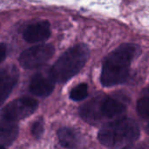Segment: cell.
Instances as JSON below:
<instances>
[{
  "mask_svg": "<svg viewBox=\"0 0 149 149\" xmlns=\"http://www.w3.org/2000/svg\"><path fill=\"white\" fill-rule=\"evenodd\" d=\"M139 52L138 46L125 43L109 54L103 63L101 84L104 87H111L125 83L129 77L131 63Z\"/></svg>",
  "mask_w": 149,
  "mask_h": 149,
  "instance_id": "cell-1",
  "label": "cell"
},
{
  "mask_svg": "<svg viewBox=\"0 0 149 149\" xmlns=\"http://www.w3.org/2000/svg\"><path fill=\"white\" fill-rule=\"evenodd\" d=\"M90 57V49L85 44H78L64 52L48 71L55 83H66L85 66Z\"/></svg>",
  "mask_w": 149,
  "mask_h": 149,
  "instance_id": "cell-2",
  "label": "cell"
},
{
  "mask_svg": "<svg viewBox=\"0 0 149 149\" xmlns=\"http://www.w3.org/2000/svg\"><path fill=\"white\" fill-rule=\"evenodd\" d=\"M140 132L138 124L132 118H121L106 124L98 132L99 141L105 146L117 149L135 142Z\"/></svg>",
  "mask_w": 149,
  "mask_h": 149,
  "instance_id": "cell-3",
  "label": "cell"
},
{
  "mask_svg": "<svg viewBox=\"0 0 149 149\" xmlns=\"http://www.w3.org/2000/svg\"><path fill=\"white\" fill-rule=\"evenodd\" d=\"M125 111V104L110 96H97L80 108L81 117L91 125L120 116Z\"/></svg>",
  "mask_w": 149,
  "mask_h": 149,
  "instance_id": "cell-4",
  "label": "cell"
},
{
  "mask_svg": "<svg viewBox=\"0 0 149 149\" xmlns=\"http://www.w3.org/2000/svg\"><path fill=\"white\" fill-rule=\"evenodd\" d=\"M51 44H40L26 49L19 56V63L25 69H35L46 64L54 54Z\"/></svg>",
  "mask_w": 149,
  "mask_h": 149,
  "instance_id": "cell-5",
  "label": "cell"
},
{
  "mask_svg": "<svg viewBox=\"0 0 149 149\" xmlns=\"http://www.w3.org/2000/svg\"><path fill=\"white\" fill-rule=\"evenodd\" d=\"M38 108L37 100L32 97H20L12 101L0 111V117L13 122H19L31 116Z\"/></svg>",
  "mask_w": 149,
  "mask_h": 149,
  "instance_id": "cell-6",
  "label": "cell"
},
{
  "mask_svg": "<svg viewBox=\"0 0 149 149\" xmlns=\"http://www.w3.org/2000/svg\"><path fill=\"white\" fill-rule=\"evenodd\" d=\"M18 80L19 71L14 65H9L0 68V105L12 93Z\"/></svg>",
  "mask_w": 149,
  "mask_h": 149,
  "instance_id": "cell-7",
  "label": "cell"
},
{
  "mask_svg": "<svg viewBox=\"0 0 149 149\" xmlns=\"http://www.w3.org/2000/svg\"><path fill=\"white\" fill-rule=\"evenodd\" d=\"M55 82L48 74L37 73L31 79L29 90L32 94L37 97H45L49 96L54 89Z\"/></svg>",
  "mask_w": 149,
  "mask_h": 149,
  "instance_id": "cell-8",
  "label": "cell"
},
{
  "mask_svg": "<svg viewBox=\"0 0 149 149\" xmlns=\"http://www.w3.org/2000/svg\"><path fill=\"white\" fill-rule=\"evenodd\" d=\"M50 34V24L43 20L27 26L23 33V38L28 43H38L47 40Z\"/></svg>",
  "mask_w": 149,
  "mask_h": 149,
  "instance_id": "cell-9",
  "label": "cell"
},
{
  "mask_svg": "<svg viewBox=\"0 0 149 149\" xmlns=\"http://www.w3.org/2000/svg\"><path fill=\"white\" fill-rule=\"evenodd\" d=\"M19 126L17 122H13L0 117V145L10 146L17 139Z\"/></svg>",
  "mask_w": 149,
  "mask_h": 149,
  "instance_id": "cell-10",
  "label": "cell"
},
{
  "mask_svg": "<svg viewBox=\"0 0 149 149\" xmlns=\"http://www.w3.org/2000/svg\"><path fill=\"white\" fill-rule=\"evenodd\" d=\"M57 135L62 146L68 149H77L80 144V137L78 133L71 128H61L57 132Z\"/></svg>",
  "mask_w": 149,
  "mask_h": 149,
  "instance_id": "cell-11",
  "label": "cell"
},
{
  "mask_svg": "<svg viewBox=\"0 0 149 149\" xmlns=\"http://www.w3.org/2000/svg\"><path fill=\"white\" fill-rule=\"evenodd\" d=\"M137 111L146 132L149 134V96H145L139 99Z\"/></svg>",
  "mask_w": 149,
  "mask_h": 149,
  "instance_id": "cell-12",
  "label": "cell"
},
{
  "mask_svg": "<svg viewBox=\"0 0 149 149\" xmlns=\"http://www.w3.org/2000/svg\"><path fill=\"white\" fill-rule=\"evenodd\" d=\"M88 96V86L86 84H80L70 91V98L74 101H82Z\"/></svg>",
  "mask_w": 149,
  "mask_h": 149,
  "instance_id": "cell-13",
  "label": "cell"
},
{
  "mask_svg": "<svg viewBox=\"0 0 149 149\" xmlns=\"http://www.w3.org/2000/svg\"><path fill=\"white\" fill-rule=\"evenodd\" d=\"M44 132V124L42 119L33 123L32 126V134L35 139H40Z\"/></svg>",
  "mask_w": 149,
  "mask_h": 149,
  "instance_id": "cell-14",
  "label": "cell"
},
{
  "mask_svg": "<svg viewBox=\"0 0 149 149\" xmlns=\"http://www.w3.org/2000/svg\"><path fill=\"white\" fill-rule=\"evenodd\" d=\"M7 47L5 43H0V63H1L6 56Z\"/></svg>",
  "mask_w": 149,
  "mask_h": 149,
  "instance_id": "cell-15",
  "label": "cell"
},
{
  "mask_svg": "<svg viewBox=\"0 0 149 149\" xmlns=\"http://www.w3.org/2000/svg\"><path fill=\"white\" fill-rule=\"evenodd\" d=\"M124 149H142L139 146H127L125 147H124Z\"/></svg>",
  "mask_w": 149,
  "mask_h": 149,
  "instance_id": "cell-16",
  "label": "cell"
},
{
  "mask_svg": "<svg viewBox=\"0 0 149 149\" xmlns=\"http://www.w3.org/2000/svg\"><path fill=\"white\" fill-rule=\"evenodd\" d=\"M0 149H6V148L4 147V146H2V145H0Z\"/></svg>",
  "mask_w": 149,
  "mask_h": 149,
  "instance_id": "cell-17",
  "label": "cell"
}]
</instances>
